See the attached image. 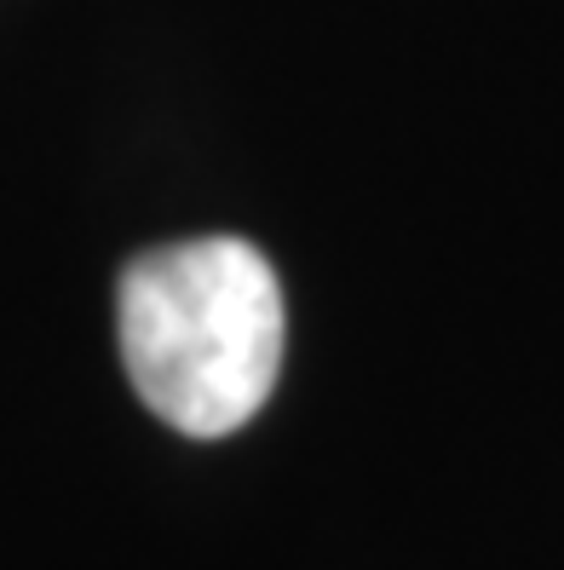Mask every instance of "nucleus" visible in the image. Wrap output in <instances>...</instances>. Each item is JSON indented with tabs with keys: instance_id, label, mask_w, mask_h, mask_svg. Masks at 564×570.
Here are the masks:
<instances>
[{
	"instance_id": "nucleus-1",
	"label": "nucleus",
	"mask_w": 564,
	"mask_h": 570,
	"mask_svg": "<svg viewBox=\"0 0 564 570\" xmlns=\"http://www.w3.org/2000/svg\"><path fill=\"white\" fill-rule=\"evenodd\" d=\"M116 341L156 421L185 439H225L265 410L283 375V283L243 237L150 248L121 272Z\"/></svg>"
}]
</instances>
